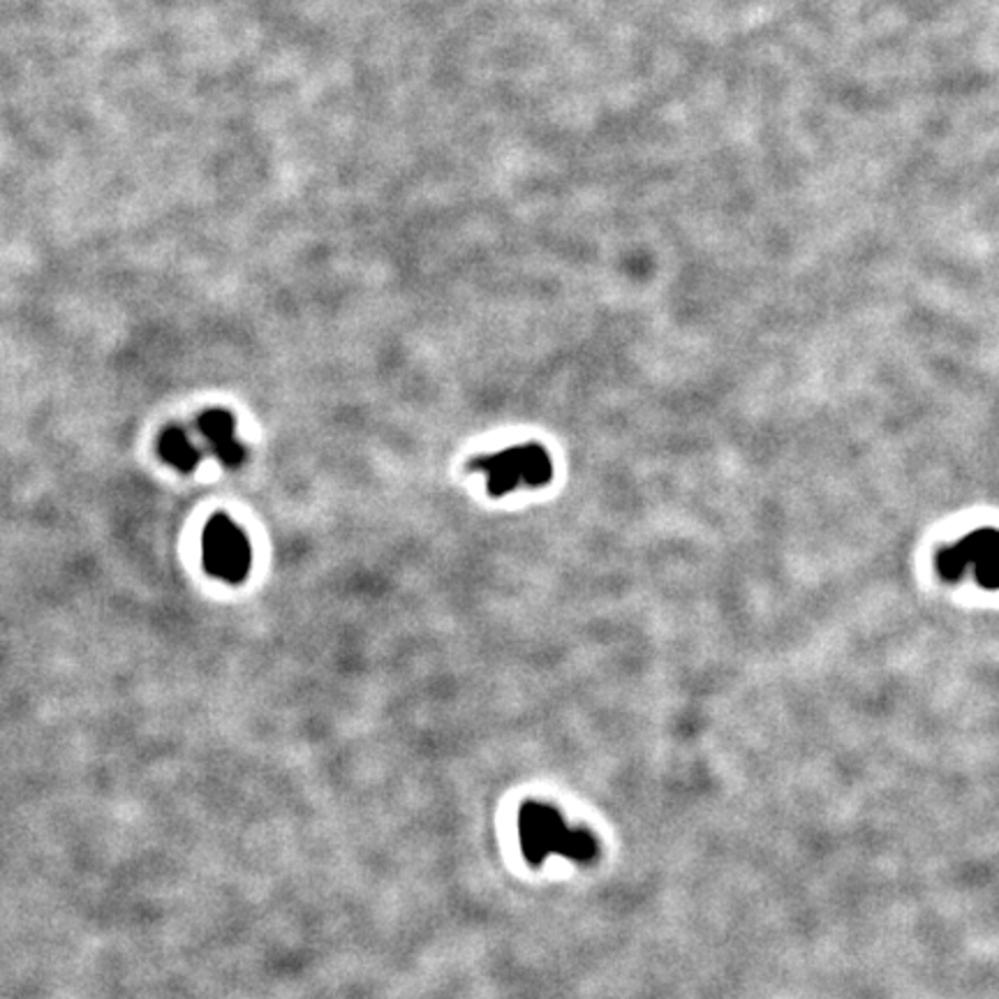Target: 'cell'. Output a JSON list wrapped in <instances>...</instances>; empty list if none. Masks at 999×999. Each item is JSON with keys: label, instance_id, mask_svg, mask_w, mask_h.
<instances>
[{"label": "cell", "instance_id": "6da1fadb", "mask_svg": "<svg viewBox=\"0 0 999 999\" xmlns=\"http://www.w3.org/2000/svg\"><path fill=\"white\" fill-rule=\"evenodd\" d=\"M518 836L524 857L541 865L549 857H565L586 863L597 857V842L586 830H574L560 812L544 803H528L518 815Z\"/></svg>", "mask_w": 999, "mask_h": 999}, {"label": "cell", "instance_id": "7a4b0ae2", "mask_svg": "<svg viewBox=\"0 0 999 999\" xmlns=\"http://www.w3.org/2000/svg\"><path fill=\"white\" fill-rule=\"evenodd\" d=\"M470 470H479L486 476L489 493L495 497H503L520 486H544L553 474L549 453L535 443L479 456L470 463Z\"/></svg>", "mask_w": 999, "mask_h": 999}, {"label": "cell", "instance_id": "3957f363", "mask_svg": "<svg viewBox=\"0 0 999 999\" xmlns=\"http://www.w3.org/2000/svg\"><path fill=\"white\" fill-rule=\"evenodd\" d=\"M202 555L208 574L227 583H241L250 570L248 539L227 516L208 520L202 535Z\"/></svg>", "mask_w": 999, "mask_h": 999}, {"label": "cell", "instance_id": "277c9868", "mask_svg": "<svg viewBox=\"0 0 999 999\" xmlns=\"http://www.w3.org/2000/svg\"><path fill=\"white\" fill-rule=\"evenodd\" d=\"M955 551L961 553L965 567L974 570L978 586L999 590V530H974L963 541H957Z\"/></svg>", "mask_w": 999, "mask_h": 999}, {"label": "cell", "instance_id": "5b68a950", "mask_svg": "<svg viewBox=\"0 0 999 999\" xmlns=\"http://www.w3.org/2000/svg\"><path fill=\"white\" fill-rule=\"evenodd\" d=\"M199 435L206 440L208 449L216 453L218 461L227 468H239L245 458V449L239 443L232 414L225 410H208L197 420Z\"/></svg>", "mask_w": 999, "mask_h": 999}, {"label": "cell", "instance_id": "8992f818", "mask_svg": "<svg viewBox=\"0 0 999 999\" xmlns=\"http://www.w3.org/2000/svg\"><path fill=\"white\" fill-rule=\"evenodd\" d=\"M158 449L164 461L181 472H191L199 463V449L193 443V437L181 426L164 428L160 435Z\"/></svg>", "mask_w": 999, "mask_h": 999}]
</instances>
